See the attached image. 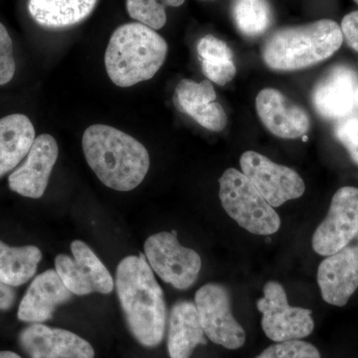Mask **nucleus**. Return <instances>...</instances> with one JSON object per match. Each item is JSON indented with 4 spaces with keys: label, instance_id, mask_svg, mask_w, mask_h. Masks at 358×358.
<instances>
[{
    "label": "nucleus",
    "instance_id": "f257e3e1",
    "mask_svg": "<svg viewBox=\"0 0 358 358\" xmlns=\"http://www.w3.org/2000/svg\"><path fill=\"white\" fill-rule=\"evenodd\" d=\"M115 287L131 334L145 348H155L164 338V294L145 256L122 259L115 271Z\"/></svg>",
    "mask_w": 358,
    "mask_h": 358
},
{
    "label": "nucleus",
    "instance_id": "f03ea898",
    "mask_svg": "<svg viewBox=\"0 0 358 358\" xmlns=\"http://www.w3.org/2000/svg\"><path fill=\"white\" fill-rule=\"evenodd\" d=\"M82 147L86 162L101 182L117 192L138 187L150 169V155L145 145L114 127H89Z\"/></svg>",
    "mask_w": 358,
    "mask_h": 358
},
{
    "label": "nucleus",
    "instance_id": "7ed1b4c3",
    "mask_svg": "<svg viewBox=\"0 0 358 358\" xmlns=\"http://www.w3.org/2000/svg\"><path fill=\"white\" fill-rule=\"evenodd\" d=\"M169 45L159 33L140 22L117 27L105 53L108 76L115 86L128 88L155 77L166 61Z\"/></svg>",
    "mask_w": 358,
    "mask_h": 358
},
{
    "label": "nucleus",
    "instance_id": "20e7f679",
    "mask_svg": "<svg viewBox=\"0 0 358 358\" xmlns=\"http://www.w3.org/2000/svg\"><path fill=\"white\" fill-rule=\"evenodd\" d=\"M341 26L331 20L305 25L288 26L271 35L262 48V58L270 69L298 71L327 60L343 42Z\"/></svg>",
    "mask_w": 358,
    "mask_h": 358
},
{
    "label": "nucleus",
    "instance_id": "39448f33",
    "mask_svg": "<svg viewBox=\"0 0 358 358\" xmlns=\"http://www.w3.org/2000/svg\"><path fill=\"white\" fill-rule=\"evenodd\" d=\"M219 199L224 210L243 229L268 236L281 227L277 212L241 171L226 169L219 179Z\"/></svg>",
    "mask_w": 358,
    "mask_h": 358
},
{
    "label": "nucleus",
    "instance_id": "423d86ee",
    "mask_svg": "<svg viewBox=\"0 0 358 358\" xmlns=\"http://www.w3.org/2000/svg\"><path fill=\"white\" fill-rule=\"evenodd\" d=\"M148 265L162 281L178 289L194 285L201 270V258L194 250L179 243L174 233L159 232L145 243Z\"/></svg>",
    "mask_w": 358,
    "mask_h": 358
},
{
    "label": "nucleus",
    "instance_id": "0eeeda50",
    "mask_svg": "<svg viewBox=\"0 0 358 358\" xmlns=\"http://www.w3.org/2000/svg\"><path fill=\"white\" fill-rule=\"evenodd\" d=\"M263 293L262 298L257 301V308L262 313L261 324L264 333L271 341L275 343L296 341L313 333L315 322L312 310L292 307L280 282H266Z\"/></svg>",
    "mask_w": 358,
    "mask_h": 358
},
{
    "label": "nucleus",
    "instance_id": "6e6552de",
    "mask_svg": "<svg viewBox=\"0 0 358 358\" xmlns=\"http://www.w3.org/2000/svg\"><path fill=\"white\" fill-rule=\"evenodd\" d=\"M195 306L205 336L212 343L238 350L246 341V334L231 308L228 289L217 282L204 285L195 294Z\"/></svg>",
    "mask_w": 358,
    "mask_h": 358
},
{
    "label": "nucleus",
    "instance_id": "1a4fd4ad",
    "mask_svg": "<svg viewBox=\"0 0 358 358\" xmlns=\"http://www.w3.org/2000/svg\"><path fill=\"white\" fill-rule=\"evenodd\" d=\"M71 252L73 257L59 254L55 258L56 272L71 293L88 296L114 291L112 275L89 245L75 240L71 243Z\"/></svg>",
    "mask_w": 358,
    "mask_h": 358
},
{
    "label": "nucleus",
    "instance_id": "9d476101",
    "mask_svg": "<svg viewBox=\"0 0 358 358\" xmlns=\"http://www.w3.org/2000/svg\"><path fill=\"white\" fill-rule=\"evenodd\" d=\"M358 188L345 186L334 193L326 218L313 235L315 253L329 256L341 251L357 236Z\"/></svg>",
    "mask_w": 358,
    "mask_h": 358
},
{
    "label": "nucleus",
    "instance_id": "9b49d317",
    "mask_svg": "<svg viewBox=\"0 0 358 358\" xmlns=\"http://www.w3.org/2000/svg\"><path fill=\"white\" fill-rule=\"evenodd\" d=\"M242 173L273 207L300 199L306 185L300 174L288 166L275 164L265 155L248 150L240 159Z\"/></svg>",
    "mask_w": 358,
    "mask_h": 358
},
{
    "label": "nucleus",
    "instance_id": "f8f14e48",
    "mask_svg": "<svg viewBox=\"0 0 358 358\" xmlns=\"http://www.w3.org/2000/svg\"><path fill=\"white\" fill-rule=\"evenodd\" d=\"M59 155L57 141L51 134H40L35 138L25 162L9 176L11 192L27 199L43 196L49 178Z\"/></svg>",
    "mask_w": 358,
    "mask_h": 358
},
{
    "label": "nucleus",
    "instance_id": "ddd939ff",
    "mask_svg": "<svg viewBox=\"0 0 358 358\" xmlns=\"http://www.w3.org/2000/svg\"><path fill=\"white\" fill-rule=\"evenodd\" d=\"M20 348L30 358H94L95 350L86 339L63 329L31 324L20 331Z\"/></svg>",
    "mask_w": 358,
    "mask_h": 358
},
{
    "label": "nucleus",
    "instance_id": "4468645a",
    "mask_svg": "<svg viewBox=\"0 0 358 358\" xmlns=\"http://www.w3.org/2000/svg\"><path fill=\"white\" fill-rule=\"evenodd\" d=\"M357 86L358 77L352 68L334 66L313 87V107L324 119H343L355 108Z\"/></svg>",
    "mask_w": 358,
    "mask_h": 358
},
{
    "label": "nucleus",
    "instance_id": "2eb2a0df",
    "mask_svg": "<svg viewBox=\"0 0 358 358\" xmlns=\"http://www.w3.org/2000/svg\"><path fill=\"white\" fill-rule=\"evenodd\" d=\"M256 110L266 129L278 138H303L310 131V120L306 110L278 90L266 88L259 92Z\"/></svg>",
    "mask_w": 358,
    "mask_h": 358
},
{
    "label": "nucleus",
    "instance_id": "dca6fc26",
    "mask_svg": "<svg viewBox=\"0 0 358 358\" xmlns=\"http://www.w3.org/2000/svg\"><path fill=\"white\" fill-rule=\"evenodd\" d=\"M317 284L326 303L345 307L358 289V246L327 256L317 268Z\"/></svg>",
    "mask_w": 358,
    "mask_h": 358
},
{
    "label": "nucleus",
    "instance_id": "f3484780",
    "mask_svg": "<svg viewBox=\"0 0 358 358\" xmlns=\"http://www.w3.org/2000/svg\"><path fill=\"white\" fill-rule=\"evenodd\" d=\"M56 270H47L35 278L18 308L17 317L28 324H42L51 320L56 308L72 300Z\"/></svg>",
    "mask_w": 358,
    "mask_h": 358
},
{
    "label": "nucleus",
    "instance_id": "a211bd4d",
    "mask_svg": "<svg viewBox=\"0 0 358 358\" xmlns=\"http://www.w3.org/2000/svg\"><path fill=\"white\" fill-rule=\"evenodd\" d=\"M179 107L197 124L211 131H221L227 126L228 117L222 106L216 102V92L209 80L197 83L183 79L176 89Z\"/></svg>",
    "mask_w": 358,
    "mask_h": 358
},
{
    "label": "nucleus",
    "instance_id": "6ab92c4d",
    "mask_svg": "<svg viewBox=\"0 0 358 358\" xmlns=\"http://www.w3.org/2000/svg\"><path fill=\"white\" fill-rule=\"evenodd\" d=\"M205 334L195 303L178 301L169 315L167 348L171 358H189L196 346L205 345Z\"/></svg>",
    "mask_w": 358,
    "mask_h": 358
},
{
    "label": "nucleus",
    "instance_id": "aec40b11",
    "mask_svg": "<svg viewBox=\"0 0 358 358\" xmlns=\"http://www.w3.org/2000/svg\"><path fill=\"white\" fill-rule=\"evenodd\" d=\"M35 138L34 126L27 115L13 114L0 119V178L25 159Z\"/></svg>",
    "mask_w": 358,
    "mask_h": 358
},
{
    "label": "nucleus",
    "instance_id": "412c9836",
    "mask_svg": "<svg viewBox=\"0 0 358 358\" xmlns=\"http://www.w3.org/2000/svg\"><path fill=\"white\" fill-rule=\"evenodd\" d=\"M98 0H29L28 10L39 25L64 28L78 24L93 13Z\"/></svg>",
    "mask_w": 358,
    "mask_h": 358
},
{
    "label": "nucleus",
    "instance_id": "4be33fe9",
    "mask_svg": "<svg viewBox=\"0 0 358 358\" xmlns=\"http://www.w3.org/2000/svg\"><path fill=\"white\" fill-rule=\"evenodd\" d=\"M41 260L38 247H11L0 240V281L13 288L22 286L36 274Z\"/></svg>",
    "mask_w": 358,
    "mask_h": 358
},
{
    "label": "nucleus",
    "instance_id": "5701e85b",
    "mask_svg": "<svg viewBox=\"0 0 358 358\" xmlns=\"http://www.w3.org/2000/svg\"><path fill=\"white\" fill-rule=\"evenodd\" d=\"M232 15L238 30L247 37L259 36L272 24V10L267 0H235Z\"/></svg>",
    "mask_w": 358,
    "mask_h": 358
},
{
    "label": "nucleus",
    "instance_id": "b1692460",
    "mask_svg": "<svg viewBox=\"0 0 358 358\" xmlns=\"http://www.w3.org/2000/svg\"><path fill=\"white\" fill-rule=\"evenodd\" d=\"M185 0H126L129 15L154 30L162 29L166 25V7H178Z\"/></svg>",
    "mask_w": 358,
    "mask_h": 358
},
{
    "label": "nucleus",
    "instance_id": "393cba45",
    "mask_svg": "<svg viewBox=\"0 0 358 358\" xmlns=\"http://www.w3.org/2000/svg\"><path fill=\"white\" fill-rule=\"evenodd\" d=\"M256 358H320V355L312 343L296 339L268 346Z\"/></svg>",
    "mask_w": 358,
    "mask_h": 358
},
{
    "label": "nucleus",
    "instance_id": "a878e982",
    "mask_svg": "<svg viewBox=\"0 0 358 358\" xmlns=\"http://www.w3.org/2000/svg\"><path fill=\"white\" fill-rule=\"evenodd\" d=\"M15 69L13 40L4 25L0 23V86L13 80Z\"/></svg>",
    "mask_w": 358,
    "mask_h": 358
},
{
    "label": "nucleus",
    "instance_id": "bb28decb",
    "mask_svg": "<svg viewBox=\"0 0 358 358\" xmlns=\"http://www.w3.org/2000/svg\"><path fill=\"white\" fill-rule=\"evenodd\" d=\"M334 136L358 164V117L341 120L334 129Z\"/></svg>",
    "mask_w": 358,
    "mask_h": 358
},
{
    "label": "nucleus",
    "instance_id": "cd10ccee",
    "mask_svg": "<svg viewBox=\"0 0 358 358\" xmlns=\"http://www.w3.org/2000/svg\"><path fill=\"white\" fill-rule=\"evenodd\" d=\"M197 52L202 61L233 60V52L230 47L213 35H206L199 40Z\"/></svg>",
    "mask_w": 358,
    "mask_h": 358
},
{
    "label": "nucleus",
    "instance_id": "c85d7f7f",
    "mask_svg": "<svg viewBox=\"0 0 358 358\" xmlns=\"http://www.w3.org/2000/svg\"><path fill=\"white\" fill-rule=\"evenodd\" d=\"M202 72L209 81L224 86L234 79L237 69L233 60L202 61Z\"/></svg>",
    "mask_w": 358,
    "mask_h": 358
},
{
    "label": "nucleus",
    "instance_id": "c756f323",
    "mask_svg": "<svg viewBox=\"0 0 358 358\" xmlns=\"http://www.w3.org/2000/svg\"><path fill=\"white\" fill-rule=\"evenodd\" d=\"M341 28L346 43L358 52V11L346 14L341 21Z\"/></svg>",
    "mask_w": 358,
    "mask_h": 358
},
{
    "label": "nucleus",
    "instance_id": "7c9ffc66",
    "mask_svg": "<svg viewBox=\"0 0 358 358\" xmlns=\"http://www.w3.org/2000/svg\"><path fill=\"white\" fill-rule=\"evenodd\" d=\"M17 300V294L13 287L7 286L0 281V310L8 312Z\"/></svg>",
    "mask_w": 358,
    "mask_h": 358
},
{
    "label": "nucleus",
    "instance_id": "2f4dec72",
    "mask_svg": "<svg viewBox=\"0 0 358 358\" xmlns=\"http://www.w3.org/2000/svg\"><path fill=\"white\" fill-rule=\"evenodd\" d=\"M0 358H21L17 353L13 352H7V350H4V352H0Z\"/></svg>",
    "mask_w": 358,
    "mask_h": 358
},
{
    "label": "nucleus",
    "instance_id": "473e14b6",
    "mask_svg": "<svg viewBox=\"0 0 358 358\" xmlns=\"http://www.w3.org/2000/svg\"><path fill=\"white\" fill-rule=\"evenodd\" d=\"M355 103L358 106V86L357 89V94H355Z\"/></svg>",
    "mask_w": 358,
    "mask_h": 358
},
{
    "label": "nucleus",
    "instance_id": "72a5a7b5",
    "mask_svg": "<svg viewBox=\"0 0 358 358\" xmlns=\"http://www.w3.org/2000/svg\"><path fill=\"white\" fill-rule=\"evenodd\" d=\"M303 140L305 141H308V136H303Z\"/></svg>",
    "mask_w": 358,
    "mask_h": 358
},
{
    "label": "nucleus",
    "instance_id": "f704fd0d",
    "mask_svg": "<svg viewBox=\"0 0 358 358\" xmlns=\"http://www.w3.org/2000/svg\"><path fill=\"white\" fill-rule=\"evenodd\" d=\"M353 1H355V3L358 4V0H353Z\"/></svg>",
    "mask_w": 358,
    "mask_h": 358
},
{
    "label": "nucleus",
    "instance_id": "c9c22d12",
    "mask_svg": "<svg viewBox=\"0 0 358 358\" xmlns=\"http://www.w3.org/2000/svg\"><path fill=\"white\" fill-rule=\"evenodd\" d=\"M357 239H358V233H357Z\"/></svg>",
    "mask_w": 358,
    "mask_h": 358
}]
</instances>
